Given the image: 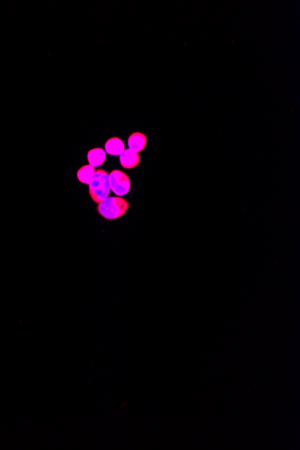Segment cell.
Returning <instances> with one entry per match:
<instances>
[{
    "mask_svg": "<svg viewBox=\"0 0 300 450\" xmlns=\"http://www.w3.org/2000/svg\"><path fill=\"white\" fill-rule=\"evenodd\" d=\"M129 207V202L123 198L108 197L98 204L97 212L103 218L113 220L125 215Z\"/></svg>",
    "mask_w": 300,
    "mask_h": 450,
    "instance_id": "cell-1",
    "label": "cell"
},
{
    "mask_svg": "<svg viewBox=\"0 0 300 450\" xmlns=\"http://www.w3.org/2000/svg\"><path fill=\"white\" fill-rule=\"evenodd\" d=\"M89 194L91 199L95 203L99 204L109 197L111 192L109 175L104 169H98L94 172V177L90 182Z\"/></svg>",
    "mask_w": 300,
    "mask_h": 450,
    "instance_id": "cell-2",
    "label": "cell"
},
{
    "mask_svg": "<svg viewBox=\"0 0 300 450\" xmlns=\"http://www.w3.org/2000/svg\"><path fill=\"white\" fill-rule=\"evenodd\" d=\"M110 186L113 193L117 196H124L130 190L129 177L120 170H113L109 175Z\"/></svg>",
    "mask_w": 300,
    "mask_h": 450,
    "instance_id": "cell-3",
    "label": "cell"
},
{
    "mask_svg": "<svg viewBox=\"0 0 300 450\" xmlns=\"http://www.w3.org/2000/svg\"><path fill=\"white\" fill-rule=\"evenodd\" d=\"M120 162L123 168L133 169L140 164L141 157L139 153L135 152L131 149H125L120 155Z\"/></svg>",
    "mask_w": 300,
    "mask_h": 450,
    "instance_id": "cell-4",
    "label": "cell"
},
{
    "mask_svg": "<svg viewBox=\"0 0 300 450\" xmlns=\"http://www.w3.org/2000/svg\"><path fill=\"white\" fill-rule=\"evenodd\" d=\"M147 143H148V139L146 137V135L141 132H134L129 136L128 140L129 149L137 153L142 151L146 148Z\"/></svg>",
    "mask_w": 300,
    "mask_h": 450,
    "instance_id": "cell-5",
    "label": "cell"
},
{
    "mask_svg": "<svg viewBox=\"0 0 300 450\" xmlns=\"http://www.w3.org/2000/svg\"><path fill=\"white\" fill-rule=\"evenodd\" d=\"M106 152L108 153L111 156H120L121 153L125 150L124 143L119 137H111L108 141H106Z\"/></svg>",
    "mask_w": 300,
    "mask_h": 450,
    "instance_id": "cell-6",
    "label": "cell"
},
{
    "mask_svg": "<svg viewBox=\"0 0 300 450\" xmlns=\"http://www.w3.org/2000/svg\"><path fill=\"white\" fill-rule=\"evenodd\" d=\"M106 151L101 148L91 149L89 152L87 153V159L90 165L93 167H98L102 165L106 162Z\"/></svg>",
    "mask_w": 300,
    "mask_h": 450,
    "instance_id": "cell-7",
    "label": "cell"
},
{
    "mask_svg": "<svg viewBox=\"0 0 300 450\" xmlns=\"http://www.w3.org/2000/svg\"><path fill=\"white\" fill-rule=\"evenodd\" d=\"M94 172H95L94 167L91 166L90 164L84 165L81 168H79L78 172H77L78 180L81 184H89L90 182L92 181L93 177H94Z\"/></svg>",
    "mask_w": 300,
    "mask_h": 450,
    "instance_id": "cell-8",
    "label": "cell"
}]
</instances>
